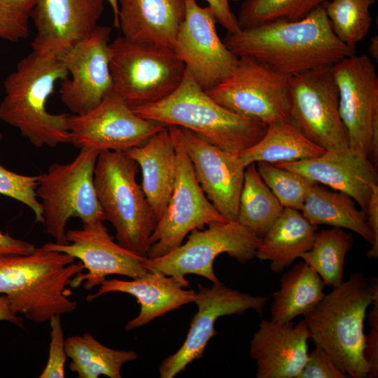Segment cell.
Returning a JSON list of instances; mask_svg holds the SVG:
<instances>
[{
  "label": "cell",
  "instance_id": "5",
  "mask_svg": "<svg viewBox=\"0 0 378 378\" xmlns=\"http://www.w3.org/2000/svg\"><path fill=\"white\" fill-rule=\"evenodd\" d=\"M133 111L143 118L190 130L212 145L237 154L258 143L268 127L218 104L186 69L181 84L169 96Z\"/></svg>",
  "mask_w": 378,
  "mask_h": 378
},
{
  "label": "cell",
  "instance_id": "37",
  "mask_svg": "<svg viewBox=\"0 0 378 378\" xmlns=\"http://www.w3.org/2000/svg\"><path fill=\"white\" fill-rule=\"evenodd\" d=\"M35 0H0V38L11 43L29 36Z\"/></svg>",
  "mask_w": 378,
  "mask_h": 378
},
{
  "label": "cell",
  "instance_id": "38",
  "mask_svg": "<svg viewBox=\"0 0 378 378\" xmlns=\"http://www.w3.org/2000/svg\"><path fill=\"white\" fill-rule=\"evenodd\" d=\"M50 342L48 358L39 378L65 377V364L68 358L65 350V339L61 322V315L57 314L50 319Z\"/></svg>",
  "mask_w": 378,
  "mask_h": 378
},
{
  "label": "cell",
  "instance_id": "25",
  "mask_svg": "<svg viewBox=\"0 0 378 378\" xmlns=\"http://www.w3.org/2000/svg\"><path fill=\"white\" fill-rule=\"evenodd\" d=\"M124 153L139 167L141 188L158 221L169 201L176 174L175 147L167 126L144 144Z\"/></svg>",
  "mask_w": 378,
  "mask_h": 378
},
{
  "label": "cell",
  "instance_id": "23",
  "mask_svg": "<svg viewBox=\"0 0 378 378\" xmlns=\"http://www.w3.org/2000/svg\"><path fill=\"white\" fill-rule=\"evenodd\" d=\"M188 286L187 280L150 271L144 276L131 281L105 279L96 293L87 296V300L91 302L112 292L125 293L136 298L141 309L139 314L125 325V330H131L184 304L194 302L196 292L184 289Z\"/></svg>",
  "mask_w": 378,
  "mask_h": 378
},
{
  "label": "cell",
  "instance_id": "10",
  "mask_svg": "<svg viewBox=\"0 0 378 378\" xmlns=\"http://www.w3.org/2000/svg\"><path fill=\"white\" fill-rule=\"evenodd\" d=\"M260 239L237 220L214 223L206 228L192 230L184 244L164 255L146 258L145 265L149 271L181 280H186V275L192 274L218 283L214 271L217 256L227 253L246 264L255 257Z\"/></svg>",
  "mask_w": 378,
  "mask_h": 378
},
{
  "label": "cell",
  "instance_id": "34",
  "mask_svg": "<svg viewBox=\"0 0 378 378\" xmlns=\"http://www.w3.org/2000/svg\"><path fill=\"white\" fill-rule=\"evenodd\" d=\"M238 15L241 28L274 21L300 20L330 0H243Z\"/></svg>",
  "mask_w": 378,
  "mask_h": 378
},
{
  "label": "cell",
  "instance_id": "22",
  "mask_svg": "<svg viewBox=\"0 0 378 378\" xmlns=\"http://www.w3.org/2000/svg\"><path fill=\"white\" fill-rule=\"evenodd\" d=\"M309 333L303 320L297 325L262 319L250 342L257 378H298L308 358Z\"/></svg>",
  "mask_w": 378,
  "mask_h": 378
},
{
  "label": "cell",
  "instance_id": "36",
  "mask_svg": "<svg viewBox=\"0 0 378 378\" xmlns=\"http://www.w3.org/2000/svg\"><path fill=\"white\" fill-rule=\"evenodd\" d=\"M1 139L0 133V142ZM38 176L19 174L0 164V195L27 206L34 212L35 221L43 224L41 205L36 194Z\"/></svg>",
  "mask_w": 378,
  "mask_h": 378
},
{
  "label": "cell",
  "instance_id": "8",
  "mask_svg": "<svg viewBox=\"0 0 378 378\" xmlns=\"http://www.w3.org/2000/svg\"><path fill=\"white\" fill-rule=\"evenodd\" d=\"M99 152L80 148L67 164L54 163L38 175L36 196L41 203L46 232L58 244H66V227L71 218L83 223L104 220L94 183Z\"/></svg>",
  "mask_w": 378,
  "mask_h": 378
},
{
  "label": "cell",
  "instance_id": "44",
  "mask_svg": "<svg viewBox=\"0 0 378 378\" xmlns=\"http://www.w3.org/2000/svg\"><path fill=\"white\" fill-rule=\"evenodd\" d=\"M0 321H8L19 327H22V321L10 305L8 298L0 295Z\"/></svg>",
  "mask_w": 378,
  "mask_h": 378
},
{
  "label": "cell",
  "instance_id": "31",
  "mask_svg": "<svg viewBox=\"0 0 378 378\" xmlns=\"http://www.w3.org/2000/svg\"><path fill=\"white\" fill-rule=\"evenodd\" d=\"M284 208L260 177L255 163L248 165L244 171L237 221L262 238Z\"/></svg>",
  "mask_w": 378,
  "mask_h": 378
},
{
  "label": "cell",
  "instance_id": "40",
  "mask_svg": "<svg viewBox=\"0 0 378 378\" xmlns=\"http://www.w3.org/2000/svg\"><path fill=\"white\" fill-rule=\"evenodd\" d=\"M369 314L370 333L365 335L364 357L368 365L367 377L378 376V299L372 304Z\"/></svg>",
  "mask_w": 378,
  "mask_h": 378
},
{
  "label": "cell",
  "instance_id": "17",
  "mask_svg": "<svg viewBox=\"0 0 378 378\" xmlns=\"http://www.w3.org/2000/svg\"><path fill=\"white\" fill-rule=\"evenodd\" d=\"M111 31V27L99 24L61 57L70 78L61 81L59 93L64 105L74 115L93 109L112 90Z\"/></svg>",
  "mask_w": 378,
  "mask_h": 378
},
{
  "label": "cell",
  "instance_id": "26",
  "mask_svg": "<svg viewBox=\"0 0 378 378\" xmlns=\"http://www.w3.org/2000/svg\"><path fill=\"white\" fill-rule=\"evenodd\" d=\"M317 227L300 211L284 208L260 239L255 258L260 261H270L271 270L280 273L312 248Z\"/></svg>",
  "mask_w": 378,
  "mask_h": 378
},
{
  "label": "cell",
  "instance_id": "47",
  "mask_svg": "<svg viewBox=\"0 0 378 378\" xmlns=\"http://www.w3.org/2000/svg\"><path fill=\"white\" fill-rule=\"evenodd\" d=\"M234 1H242V0H232Z\"/></svg>",
  "mask_w": 378,
  "mask_h": 378
},
{
  "label": "cell",
  "instance_id": "20",
  "mask_svg": "<svg viewBox=\"0 0 378 378\" xmlns=\"http://www.w3.org/2000/svg\"><path fill=\"white\" fill-rule=\"evenodd\" d=\"M180 128L196 178L206 197L226 220L237 221L246 169L238 154L222 150L190 130Z\"/></svg>",
  "mask_w": 378,
  "mask_h": 378
},
{
  "label": "cell",
  "instance_id": "12",
  "mask_svg": "<svg viewBox=\"0 0 378 378\" xmlns=\"http://www.w3.org/2000/svg\"><path fill=\"white\" fill-rule=\"evenodd\" d=\"M339 113L349 148L378 163V76L366 55L356 54L333 64Z\"/></svg>",
  "mask_w": 378,
  "mask_h": 378
},
{
  "label": "cell",
  "instance_id": "35",
  "mask_svg": "<svg viewBox=\"0 0 378 378\" xmlns=\"http://www.w3.org/2000/svg\"><path fill=\"white\" fill-rule=\"evenodd\" d=\"M255 164L260 177L281 205L300 211L310 188L316 182L270 162L260 161Z\"/></svg>",
  "mask_w": 378,
  "mask_h": 378
},
{
  "label": "cell",
  "instance_id": "11",
  "mask_svg": "<svg viewBox=\"0 0 378 378\" xmlns=\"http://www.w3.org/2000/svg\"><path fill=\"white\" fill-rule=\"evenodd\" d=\"M330 67L290 76L287 110L289 121L308 139L325 150H342L347 149L349 144Z\"/></svg>",
  "mask_w": 378,
  "mask_h": 378
},
{
  "label": "cell",
  "instance_id": "15",
  "mask_svg": "<svg viewBox=\"0 0 378 378\" xmlns=\"http://www.w3.org/2000/svg\"><path fill=\"white\" fill-rule=\"evenodd\" d=\"M66 244L48 242L43 246L50 250L71 255L80 260L87 270L72 281L71 287L83 284L90 290L113 274L122 275L132 279L141 277L150 271L142 258L115 242L103 220L83 223L80 229L66 230Z\"/></svg>",
  "mask_w": 378,
  "mask_h": 378
},
{
  "label": "cell",
  "instance_id": "19",
  "mask_svg": "<svg viewBox=\"0 0 378 378\" xmlns=\"http://www.w3.org/2000/svg\"><path fill=\"white\" fill-rule=\"evenodd\" d=\"M105 0H35L31 50L61 58L99 25Z\"/></svg>",
  "mask_w": 378,
  "mask_h": 378
},
{
  "label": "cell",
  "instance_id": "21",
  "mask_svg": "<svg viewBox=\"0 0 378 378\" xmlns=\"http://www.w3.org/2000/svg\"><path fill=\"white\" fill-rule=\"evenodd\" d=\"M274 164L348 195L365 213L373 187L377 184V167L369 158L349 148L326 150L316 158Z\"/></svg>",
  "mask_w": 378,
  "mask_h": 378
},
{
  "label": "cell",
  "instance_id": "28",
  "mask_svg": "<svg viewBox=\"0 0 378 378\" xmlns=\"http://www.w3.org/2000/svg\"><path fill=\"white\" fill-rule=\"evenodd\" d=\"M325 284L318 274L305 262L295 264L280 278L273 293L270 320L291 322L312 310L324 297Z\"/></svg>",
  "mask_w": 378,
  "mask_h": 378
},
{
  "label": "cell",
  "instance_id": "18",
  "mask_svg": "<svg viewBox=\"0 0 378 378\" xmlns=\"http://www.w3.org/2000/svg\"><path fill=\"white\" fill-rule=\"evenodd\" d=\"M267 300V297L242 293L227 288L220 281L211 287L198 284L194 300L197 312L192 318L181 346L162 361L160 377L173 378L185 370L188 364L202 358L209 341L218 333L214 325L219 317L241 314L249 309L260 314Z\"/></svg>",
  "mask_w": 378,
  "mask_h": 378
},
{
  "label": "cell",
  "instance_id": "3",
  "mask_svg": "<svg viewBox=\"0 0 378 378\" xmlns=\"http://www.w3.org/2000/svg\"><path fill=\"white\" fill-rule=\"evenodd\" d=\"M43 245L28 255L0 256V295L16 314L36 323L72 312L77 303L69 286L83 272L81 262Z\"/></svg>",
  "mask_w": 378,
  "mask_h": 378
},
{
  "label": "cell",
  "instance_id": "27",
  "mask_svg": "<svg viewBox=\"0 0 378 378\" xmlns=\"http://www.w3.org/2000/svg\"><path fill=\"white\" fill-rule=\"evenodd\" d=\"M346 194L330 190L315 183L310 188L300 212L313 225H326L350 230L371 244L369 258H378V244L368 224L366 214L356 206Z\"/></svg>",
  "mask_w": 378,
  "mask_h": 378
},
{
  "label": "cell",
  "instance_id": "1",
  "mask_svg": "<svg viewBox=\"0 0 378 378\" xmlns=\"http://www.w3.org/2000/svg\"><path fill=\"white\" fill-rule=\"evenodd\" d=\"M223 42L237 57L253 58L288 77L330 67L356 54L333 32L323 5L300 20L274 21L227 32Z\"/></svg>",
  "mask_w": 378,
  "mask_h": 378
},
{
  "label": "cell",
  "instance_id": "41",
  "mask_svg": "<svg viewBox=\"0 0 378 378\" xmlns=\"http://www.w3.org/2000/svg\"><path fill=\"white\" fill-rule=\"evenodd\" d=\"M213 10L217 23L223 26L228 33H233L241 29L237 17L232 12L230 0H206Z\"/></svg>",
  "mask_w": 378,
  "mask_h": 378
},
{
  "label": "cell",
  "instance_id": "32",
  "mask_svg": "<svg viewBox=\"0 0 378 378\" xmlns=\"http://www.w3.org/2000/svg\"><path fill=\"white\" fill-rule=\"evenodd\" d=\"M353 245L352 234L332 227L316 232L312 248L300 258L332 288L344 281L345 257Z\"/></svg>",
  "mask_w": 378,
  "mask_h": 378
},
{
  "label": "cell",
  "instance_id": "33",
  "mask_svg": "<svg viewBox=\"0 0 378 378\" xmlns=\"http://www.w3.org/2000/svg\"><path fill=\"white\" fill-rule=\"evenodd\" d=\"M376 0H330L323 5L336 36L355 50L368 34L372 24L370 7Z\"/></svg>",
  "mask_w": 378,
  "mask_h": 378
},
{
  "label": "cell",
  "instance_id": "45",
  "mask_svg": "<svg viewBox=\"0 0 378 378\" xmlns=\"http://www.w3.org/2000/svg\"><path fill=\"white\" fill-rule=\"evenodd\" d=\"M370 55L376 61L378 59V36H373L370 38L368 46Z\"/></svg>",
  "mask_w": 378,
  "mask_h": 378
},
{
  "label": "cell",
  "instance_id": "39",
  "mask_svg": "<svg viewBox=\"0 0 378 378\" xmlns=\"http://www.w3.org/2000/svg\"><path fill=\"white\" fill-rule=\"evenodd\" d=\"M298 378H349L323 349L316 346L308 358Z\"/></svg>",
  "mask_w": 378,
  "mask_h": 378
},
{
  "label": "cell",
  "instance_id": "42",
  "mask_svg": "<svg viewBox=\"0 0 378 378\" xmlns=\"http://www.w3.org/2000/svg\"><path fill=\"white\" fill-rule=\"evenodd\" d=\"M36 247L31 243L12 237L8 233L0 232V256L6 255H28Z\"/></svg>",
  "mask_w": 378,
  "mask_h": 378
},
{
  "label": "cell",
  "instance_id": "13",
  "mask_svg": "<svg viewBox=\"0 0 378 378\" xmlns=\"http://www.w3.org/2000/svg\"><path fill=\"white\" fill-rule=\"evenodd\" d=\"M288 78L253 58L239 57L234 70L206 92L229 111L269 125L289 121Z\"/></svg>",
  "mask_w": 378,
  "mask_h": 378
},
{
  "label": "cell",
  "instance_id": "7",
  "mask_svg": "<svg viewBox=\"0 0 378 378\" xmlns=\"http://www.w3.org/2000/svg\"><path fill=\"white\" fill-rule=\"evenodd\" d=\"M109 56L112 89L132 109L169 96L186 72L173 48L123 36L110 42Z\"/></svg>",
  "mask_w": 378,
  "mask_h": 378
},
{
  "label": "cell",
  "instance_id": "16",
  "mask_svg": "<svg viewBox=\"0 0 378 378\" xmlns=\"http://www.w3.org/2000/svg\"><path fill=\"white\" fill-rule=\"evenodd\" d=\"M184 1L185 17L173 50L195 81L207 91L234 70L239 57L220 38L210 6L202 7L196 0Z\"/></svg>",
  "mask_w": 378,
  "mask_h": 378
},
{
  "label": "cell",
  "instance_id": "43",
  "mask_svg": "<svg viewBox=\"0 0 378 378\" xmlns=\"http://www.w3.org/2000/svg\"><path fill=\"white\" fill-rule=\"evenodd\" d=\"M368 224L378 244V185L372 189L370 199L365 211Z\"/></svg>",
  "mask_w": 378,
  "mask_h": 378
},
{
  "label": "cell",
  "instance_id": "2",
  "mask_svg": "<svg viewBox=\"0 0 378 378\" xmlns=\"http://www.w3.org/2000/svg\"><path fill=\"white\" fill-rule=\"evenodd\" d=\"M377 299V280L357 272L303 316L309 339L349 377L368 376L364 321L368 307Z\"/></svg>",
  "mask_w": 378,
  "mask_h": 378
},
{
  "label": "cell",
  "instance_id": "46",
  "mask_svg": "<svg viewBox=\"0 0 378 378\" xmlns=\"http://www.w3.org/2000/svg\"><path fill=\"white\" fill-rule=\"evenodd\" d=\"M111 6L113 13V25L114 27L119 29V22H118V0H106Z\"/></svg>",
  "mask_w": 378,
  "mask_h": 378
},
{
  "label": "cell",
  "instance_id": "6",
  "mask_svg": "<svg viewBox=\"0 0 378 378\" xmlns=\"http://www.w3.org/2000/svg\"><path fill=\"white\" fill-rule=\"evenodd\" d=\"M137 163L123 151L99 152L94 172L97 197L115 230L117 242L148 258L150 237L158 219L136 179Z\"/></svg>",
  "mask_w": 378,
  "mask_h": 378
},
{
  "label": "cell",
  "instance_id": "9",
  "mask_svg": "<svg viewBox=\"0 0 378 378\" xmlns=\"http://www.w3.org/2000/svg\"><path fill=\"white\" fill-rule=\"evenodd\" d=\"M176 156V174L167 208L150 237L148 258L164 255L179 246L195 229L226 222L202 190L184 146L181 128L168 125Z\"/></svg>",
  "mask_w": 378,
  "mask_h": 378
},
{
  "label": "cell",
  "instance_id": "14",
  "mask_svg": "<svg viewBox=\"0 0 378 378\" xmlns=\"http://www.w3.org/2000/svg\"><path fill=\"white\" fill-rule=\"evenodd\" d=\"M67 125L71 144L99 152L140 146L167 127L136 115L113 89L90 111L69 115Z\"/></svg>",
  "mask_w": 378,
  "mask_h": 378
},
{
  "label": "cell",
  "instance_id": "29",
  "mask_svg": "<svg viewBox=\"0 0 378 378\" xmlns=\"http://www.w3.org/2000/svg\"><path fill=\"white\" fill-rule=\"evenodd\" d=\"M325 151L290 121H284L269 125L262 139L238 155L246 167L260 161L276 164L313 158Z\"/></svg>",
  "mask_w": 378,
  "mask_h": 378
},
{
  "label": "cell",
  "instance_id": "24",
  "mask_svg": "<svg viewBox=\"0 0 378 378\" xmlns=\"http://www.w3.org/2000/svg\"><path fill=\"white\" fill-rule=\"evenodd\" d=\"M119 29L131 41L173 48L185 17L184 0H118Z\"/></svg>",
  "mask_w": 378,
  "mask_h": 378
},
{
  "label": "cell",
  "instance_id": "4",
  "mask_svg": "<svg viewBox=\"0 0 378 378\" xmlns=\"http://www.w3.org/2000/svg\"><path fill=\"white\" fill-rule=\"evenodd\" d=\"M67 77L61 58L31 50L4 82L5 95L0 103V120L17 128L36 147L69 144V115L52 114L46 107L56 83Z\"/></svg>",
  "mask_w": 378,
  "mask_h": 378
},
{
  "label": "cell",
  "instance_id": "30",
  "mask_svg": "<svg viewBox=\"0 0 378 378\" xmlns=\"http://www.w3.org/2000/svg\"><path fill=\"white\" fill-rule=\"evenodd\" d=\"M65 350L71 360L69 368L78 378H97L101 375L121 378L123 365L138 357L134 351L109 348L90 333L66 338Z\"/></svg>",
  "mask_w": 378,
  "mask_h": 378
}]
</instances>
